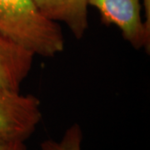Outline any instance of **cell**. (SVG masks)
Instances as JSON below:
<instances>
[{
  "label": "cell",
  "mask_w": 150,
  "mask_h": 150,
  "mask_svg": "<svg viewBox=\"0 0 150 150\" xmlns=\"http://www.w3.org/2000/svg\"><path fill=\"white\" fill-rule=\"evenodd\" d=\"M46 18L63 23L77 39H81L88 28V0H33Z\"/></svg>",
  "instance_id": "cell-5"
},
{
  "label": "cell",
  "mask_w": 150,
  "mask_h": 150,
  "mask_svg": "<svg viewBox=\"0 0 150 150\" xmlns=\"http://www.w3.org/2000/svg\"><path fill=\"white\" fill-rule=\"evenodd\" d=\"M43 118L41 102L33 94L0 92V137L25 142Z\"/></svg>",
  "instance_id": "cell-2"
},
{
  "label": "cell",
  "mask_w": 150,
  "mask_h": 150,
  "mask_svg": "<svg viewBox=\"0 0 150 150\" xmlns=\"http://www.w3.org/2000/svg\"><path fill=\"white\" fill-rule=\"evenodd\" d=\"M34 55L0 33V92L20 93L33 64Z\"/></svg>",
  "instance_id": "cell-4"
},
{
  "label": "cell",
  "mask_w": 150,
  "mask_h": 150,
  "mask_svg": "<svg viewBox=\"0 0 150 150\" xmlns=\"http://www.w3.org/2000/svg\"><path fill=\"white\" fill-rule=\"evenodd\" d=\"M83 131L79 123H73L65 130L59 141L46 139L40 144L41 150H82Z\"/></svg>",
  "instance_id": "cell-6"
},
{
  "label": "cell",
  "mask_w": 150,
  "mask_h": 150,
  "mask_svg": "<svg viewBox=\"0 0 150 150\" xmlns=\"http://www.w3.org/2000/svg\"><path fill=\"white\" fill-rule=\"evenodd\" d=\"M88 5L98 9L104 24L118 28L134 49L149 54L150 29L142 19L140 0H88Z\"/></svg>",
  "instance_id": "cell-3"
},
{
  "label": "cell",
  "mask_w": 150,
  "mask_h": 150,
  "mask_svg": "<svg viewBox=\"0 0 150 150\" xmlns=\"http://www.w3.org/2000/svg\"><path fill=\"white\" fill-rule=\"evenodd\" d=\"M0 150H27L25 142L0 137Z\"/></svg>",
  "instance_id": "cell-7"
},
{
  "label": "cell",
  "mask_w": 150,
  "mask_h": 150,
  "mask_svg": "<svg viewBox=\"0 0 150 150\" xmlns=\"http://www.w3.org/2000/svg\"><path fill=\"white\" fill-rule=\"evenodd\" d=\"M0 33L34 56L54 58L64 49L60 24L43 16L33 0H0Z\"/></svg>",
  "instance_id": "cell-1"
},
{
  "label": "cell",
  "mask_w": 150,
  "mask_h": 150,
  "mask_svg": "<svg viewBox=\"0 0 150 150\" xmlns=\"http://www.w3.org/2000/svg\"><path fill=\"white\" fill-rule=\"evenodd\" d=\"M145 13V24L150 29V0H142Z\"/></svg>",
  "instance_id": "cell-8"
}]
</instances>
